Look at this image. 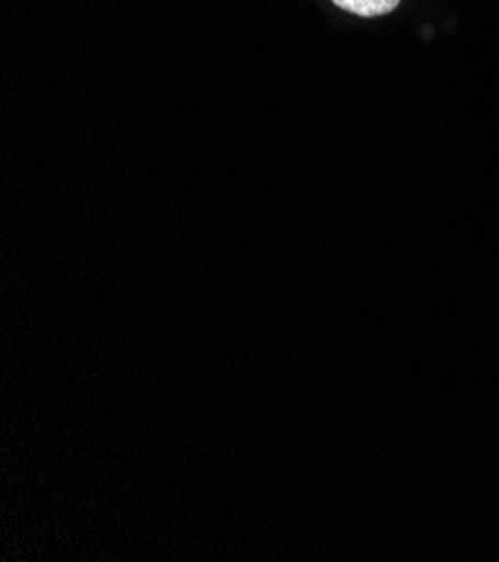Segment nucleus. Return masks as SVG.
Wrapping results in <instances>:
<instances>
[{"instance_id":"obj_1","label":"nucleus","mask_w":499,"mask_h":562,"mask_svg":"<svg viewBox=\"0 0 499 562\" xmlns=\"http://www.w3.org/2000/svg\"><path fill=\"white\" fill-rule=\"evenodd\" d=\"M339 10L361 16V19H378L399 10L401 0H331Z\"/></svg>"}]
</instances>
